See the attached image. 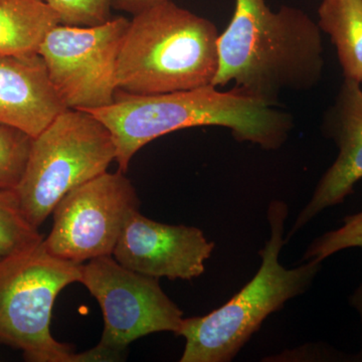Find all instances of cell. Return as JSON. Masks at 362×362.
<instances>
[{
	"mask_svg": "<svg viewBox=\"0 0 362 362\" xmlns=\"http://www.w3.org/2000/svg\"><path fill=\"white\" fill-rule=\"evenodd\" d=\"M21 209L14 189H0V261L44 240Z\"/></svg>",
	"mask_w": 362,
	"mask_h": 362,
	"instance_id": "cell-15",
	"label": "cell"
},
{
	"mask_svg": "<svg viewBox=\"0 0 362 362\" xmlns=\"http://www.w3.org/2000/svg\"><path fill=\"white\" fill-rule=\"evenodd\" d=\"M317 23L337 49L343 77L362 84V0H322Z\"/></svg>",
	"mask_w": 362,
	"mask_h": 362,
	"instance_id": "cell-14",
	"label": "cell"
},
{
	"mask_svg": "<svg viewBox=\"0 0 362 362\" xmlns=\"http://www.w3.org/2000/svg\"><path fill=\"white\" fill-rule=\"evenodd\" d=\"M350 304L358 312L362 324V283L356 288L352 296L350 297Z\"/></svg>",
	"mask_w": 362,
	"mask_h": 362,
	"instance_id": "cell-20",
	"label": "cell"
},
{
	"mask_svg": "<svg viewBox=\"0 0 362 362\" xmlns=\"http://www.w3.org/2000/svg\"><path fill=\"white\" fill-rule=\"evenodd\" d=\"M361 85L344 78L334 102L324 115L323 133L337 145V156L297 216L286 242L319 214L343 204L362 180Z\"/></svg>",
	"mask_w": 362,
	"mask_h": 362,
	"instance_id": "cell-11",
	"label": "cell"
},
{
	"mask_svg": "<svg viewBox=\"0 0 362 362\" xmlns=\"http://www.w3.org/2000/svg\"><path fill=\"white\" fill-rule=\"evenodd\" d=\"M139 207L136 188L125 173L106 171L59 202L45 246L54 257L76 264L113 256L124 226Z\"/></svg>",
	"mask_w": 362,
	"mask_h": 362,
	"instance_id": "cell-9",
	"label": "cell"
},
{
	"mask_svg": "<svg viewBox=\"0 0 362 362\" xmlns=\"http://www.w3.org/2000/svg\"><path fill=\"white\" fill-rule=\"evenodd\" d=\"M287 216L284 202H271L268 209L271 237L259 252L262 265L251 282L207 315L183 319L177 334L185 339L181 362L232 361L267 317L310 287L321 263L307 261L297 268L287 269L279 262L286 243Z\"/></svg>",
	"mask_w": 362,
	"mask_h": 362,
	"instance_id": "cell-4",
	"label": "cell"
},
{
	"mask_svg": "<svg viewBox=\"0 0 362 362\" xmlns=\"http://www.w3.org/2000/svg\"><path fill=\"white\" fill-rule=\"evenodd\" d=\"M218 35L214 23L173 0L133 14L119 54L118 90L154 95L213 85Z\"/></svg>",
	"mask_w": 362,
	"mask_h": 362,
	"instance_id": "cell-3",
	"label": "cell"
},
{
	"mask_svg": "<svg viewBox=\"0 0 362 362\" xmlns=\"http://www.w3.org/2000/svg\"><path fill=\"white\" fill-rule=\"evenodd\" d=\"M33 138L0 124V189H16L23 177Z\"/></svg>",
	"mask_w": 362,
	"mask_h": 362,
	"instance_id": "cell-16",
	"label": "cell"
},
{
	"mask_svg": "<svg viewBox=\"0 0 362 362\" xmlns=\"http://www.w3.org/2000/svg\"><path fill=\"white\" fill-rule=\"evenodd\" d=\"M130 20L111 18L102 25H58L39 49L54 90L66 109L93 111L115 100L117 66Z\"/></svg>",
	"mask_w": 362,
	"mask_h": 362,
	"instance_id": "cell-8",
	"label": "cell"
},
{
	"mask_svg": "<svg viewBox=\"0 0 362 362\" xmlns=\"http://www.w3.org/2000/svg\"><path fill=\"white\" fill-rule=\"evenodd\" d=\"M108 128L88 111L66 109L37 137L16 187L21 209L40 228L74 188L106 173L116 160Z\"/></svg>",
	"mask_w": 362,
	"mask_h": 362,
	"instance_id": "cell-6",
	"label": "cell"
},
{
	"mask_svg": "<svg viewBox=\"0 0 362 362\" xmlns=\"http://www.w3.org/2000/svg\"><path fill=\"white\" fill-rule=\"evenodd\" d=\"M66 109L39 54L0 56V124L35 138Z\"/></svg>",
	"mask_w": 362,
	"mask_h": 362,
	"instance_id": "cell-12",
	"label": "cell"
},
{
	"mask_svg": "<svg viewBox=\"0 0 362 362\" xmlns=\"http://www.w3.org/2000/svg\"><path fill=\"white\" fill-rule=\"evenodd\" d=\"M214 243L201 228L150 220L136 211L124 226L113 257L125 268L154 278L192 280L206 270Z\"/></svg>",
	"mask_w": 362,
	"mask_h": 362,
	"instance_id": "cell-10",
	"label": "cell"
},
{
	"mask_svg": "<svg viewBox=\"0 0 362 362\" xmlns=\"http://www.w3.org/2000/svg\"><path fill=\"white\" fill-rule=\"evenodd\" d=\"M350 247H362V211L345 216L342 226L314 240L303 259L322 263L328 257Z\"/></svg>",
	"mask_w": 362,
	"mask_h": 362,
	"instance_id": "cell-17",
	"label": "cell"
},
{
	"mask_svg": "<svg viewBox=\"0 0 362 362\" xmlns=\"http://www.w3.org/2000/svg\"><path fill=\"white\" fill-rule=\"evenodd\" d=\"M59 25L45 0H0V56L39 54L47 33Z\"/></svg>",
	"mask_w": 362,
	"mask_h": 362,
	"instance_id": "cell-13",
	"label": "cell"
},
{
	"mask_svg": "<svg viewBox=\"0 0 362 362\" xmlns=\"http://www.w3.org/2000/svg\"><path fill=\"white\" fill-rule=\"evenodd\" d=\"M324 69L322 32L308 14L290 6L273 11L266 0H235L232 21L218 35L213 85L233 84L277 105L285 93L315 88Z\"/></svg>",
	"mask_w": 362,
	"mask_h": 362,
	"instance_id": "cell-1",
	"label": "cell"
},
{
	"mask_svg": "<svg viewBox=\"0 0 362 362\" xmlns=\"http://www.w3.org/2000/svg\"><path fill=\"white\" fill-rule=\"evenodd\" d=\"M110 131L119 170L126 173L142 147L161 136L187 128H226L235 139L261 148H280L289 137L293 119L276 105L233 88L214 85L154 95L118 90L113 103L90 111Z\"/></svg>",
	"mask_w": 362,
	"mask_h": 362,
	"instance_id": "cell-2",
	"label": "cell"
},
{
	"mask_svg": "<svg viewBox=\"0 0 362 362\" xmlns=\"http://www.w3.org/2000/svg\"><path fill=\"white\" fill-rule=\"evenodd\" d=\"M81 284L97 300L104 317L99 344L89 361H119L135 340L157 332H180L183 312L165 294L159 279L125 268L112 256L83 264Z\"/></svg>",
	"mask_w": 362,
	"mask_h": 362,
	"instance_id": "cell-7",
	"label": "cell"
},
{
	"mask_svg": "<svg viewBox=\"0 0 362 362\" xmlns=\"http://www.w3.org/2000/svg\"><path fill=\"white\" fill-rule=\"evenodd\" d=\"M83 264L54 257L42 242L0 261V343L30 362H81L75 347L51 332L52 312L62 290L80 282Z\"/></svg>",
	"mask_w": 362,
	"mask_h": 362,
	"instance_id": "cell-5",
	"label": "cell"
},
{
	"mask_svg": "<svg viewBox=\"0 0 362 362\" xmlns=\"http://www.w3.org/2000/svg\"><path fill=\"white\" fill-rule=\"evenodd\" d=\"M58 14L59 25L94 26L110 20L113 0H45Z\"/></svg>",
	"mask_w": 362,
	"mask_h": 362,
	"instance_id": "cell-18",
	"label": "cell"
},
{
	"mask_svg": "<svg viewBox=\"0 0 362 362\" xmlns=\"http://www.w3.org/2000/svg\"><path fill=\"white\" fill-rule=\"evenodd\" d=\"M163 1H168V0H113V8L125 11L133 16L147 7Z\"/></svg>",
	"mask_w": 362,
	"mask_h": 362,
	"instance_id": "cell-19",
	"label": "cell"
}]
</instances>
